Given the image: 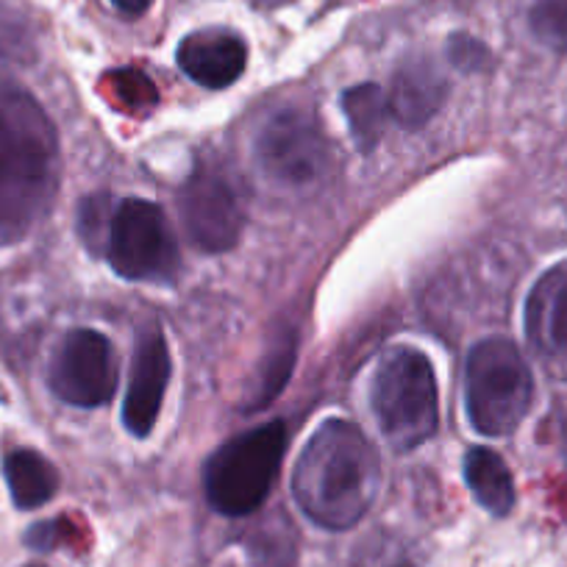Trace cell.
I'll return each mask as SVG.
<instances>
[{"mask_svg": "<svg viewBox=\"0 0 567 567\" xmlns=\"http://www.w3.org/2000/svg\"><path fill=\"white\" fill-rule=\"evenodd\" d=\"M59 189V140L40 103L0 64V243H18Z\"/></svg>", "mask_w": 567, "mask_h": 567, "instance_id": "6da1fadb", "label": "cell"}, {"mask_svg": "<svg viewBox=\"0 0 567 567\" xmlns=\"http://www.w3.org/2000/svg\"><path fill=\"white\" fill-rule=\"evenodd\" d=\"M381 487V462L359 425L326 420L292 471V495L320 528L346 532L373 506Z\"/></svg>", "mask_w": 567, "mask_h": 567, "instance_id": "7a4b0ae2", "label": "cell"}, {"mask_svg": "<svg viewBox=\"0 0 567 567\" xmlns=\"http://www.w3.org/2000/svg\"><path fill=\"white\" fill-rule=\"evenodd\" d=\"M370 406L381 434L395 451H414L440 425L437 375L423 351L395 346L379 359Z\"/></svg>", "mask_w": 567, "mask_h": 567, "instance_id": "3957f363", "label": "cell"}, {"mask_svg": "<svg viewBox=\"0 0 567 567\" xmlns=\"http://www.w3.org/2000/svg\"><path fill=\"white\" fill-rule=\"evenodd\" d=\"M534 401V375L506 337L476 342L465 362L467 420L482 437H506L523 423Z\"/></svg>", "mask_w": 567, "mask_h": 567, "instance_id": "277c9868", "label": "cell"}, {"mask_svg": "<svg viewBox=\"0 0 567 567\" xmlns=\"http://www.w3.org/2000/svg\"><path fill=\"white\" fill-rule=\"evenodd\" d=\"M287 451V425L281 420L250 429L209 456L204 487L212 509L226 517H245L259 509Z\"/></svg>", "mask_w": 567, "mask_h": 567, "instance_id": "5b68a950", "label": "cell"}, {"mask_svg": "<svg viewBox=\"0 0 567 567\" xmlns=\"http://www.w3.org/2000/svg\"><path fill=\"white\" fill-rule=\"evenodd\" d=\"M256 167L278 187H309L329 173L331 145L309 109L281 106L265 117L254 136Z\"/></svg>", "mask_w": 567, "mask_h": 567, "instance_id": "8992f818", "label": "cell"}, {"mask_svg": "<svg viewBox=\"0 0 567 567\" xmlns=\"http://www.w3.org/2000/svg\"><path fill=\"white\" fill-rule=\"evenodd\" d=\"M103 256L128 281L171 284L178 272V245L167 215L162 206L142 198L114 206Z\"/></svg>", "mask_w": 567, "mask_h": 567, "instance_id": "52a82bcc", "label": "cell"}, {"mask_svg": "<svg viewBox=\"0 0 567 567\" xmlns=\"http://www.w3.org/2000/svg\"><path fill=\"white\" fill-rule=\"evenodd\" d=\"M48 384L59 401L79 409L103 406L117 390V359L101 331L73 329L62 337L48 370Z\"/></svg>", "mask_w": 567, "mask_h": 567, "instance_id": "ba28073f", "label": "cell"}, {"mask_svg": "<svg viewBox=\"0 0 567 567\" xmlns=\"http://www.w3.org/2000/svg\"><path fill=\"white\" fill-rule=\"evenodd\" d=\"M184 231L204 254H226L243 237L245 212L237 189L215 167H198L178 189Z\"/></svg>", "mask_w": 567, "mask_h": 567, "instance_id": "9c48e42d", "label": "cell"}, {"mask_svg": "<svg viewBox=\"0 0 567 567\" xmlns=\"http://www.w3.org/2000/svg\"><path fill=\"white\" fill-rule=\"evenodd\" d=\"M526 340L548 373L567 379V261L543 272L528 292Z\"/></svg>", "mask_w": 567, "mask_h": 567, "instance_id": "30bf717a", "label": "cell"}, {"mask_svg": "<svg viewBox=\"0 0 567 567\" xmlns=\"http://www.w3.org/2000/svg\"><path fill=\"white\" fill-rule=\"evenodd\" d=\"M171 370L173 364L165 334L151 326L136 340L128 392L123 401V423L134 437H148L154 432L167 384H171Z\"/></svg>", "mask_w": 567, "mask_h": 567, "instance_id": "8fae6325", "label": "cell"}, {"mask_svg": "<svg viewBox=\"0 0 567 567\" xmlns=\"http://www.w3.org/2000/svg\"><path fill=\"white\" fill-rule=\"evenodd\" d=\"M176 59L184 75L193 79L195 84L206 86V90H226L245 73L248 45L243 37L231 34V31L206 29L184 37Z\"/></svg>", "mask_w": 567, "mask_h": 567, "instance_id": "7c38bea8", "label": "cell"}, {"mask_svg": "<svg viewBox=\"0 0 567 567\" xmlns=\"http://www.w3.org/2000/svg\"><path fill=\"white\" fill-rule=\"evenodd\" d=\"M445 79L429 59H409L392 75L390 114L406 128H420L445 101Z\"/></svg>", "mask_w": 567, "mask_h": 567, "instance_id": "4fadbf2b", "label": "cell"}, {"mask_svg": "<svg viewBox=\"0 0 567 567\" xmlns=\"http://www.w3.org/2000/svg\"><path fill=\"white\" fill-rule=\"evenodd\" d=\"M465 482L478 506L495 517H506L515 506V478L495 451L471 449L465 456Z\"/></svg>", "mask_w": 567, "mask_h": 567, "instance_id": "5bb4252c", "label": "cell"}, {"mask_svg": "<svg viewBox=\"0 0 567 567\" xmlns=\"http://www.w3.org/2000/svg\"><path fill=\"white\" fill-rule=\"evenodd\" d=\"M3 476L18 509H40L59 489L56 467L31 449H18L7 456Z\"/></svg>", "mask_w": 567, "mask_h": 567, "instance_id": "9a60e30c", "label": "cell"}, {"mask_svg": "<svg viewBox=\"0 0 567 567\" xmlns=\"http://www.w3.org/2000/svg\"><path fill=\"white\" fill-rule=\"evenodd\" d=\"M296 357L298 334L284 326L267 342L265 357H261L259 370H256V381L248 390V401L243 403V412H259V409H267L276 401L278 392L290 381L292 368H296Z\"/></svg>", "mask_w": 567, "mask_h": 567, "instance_id": "2e32d148", "label": "cell"}, {"mask_svg": "<svg viewBox=\"0 0 567 567\" xmlns=\"http://www.w3.org/2000/svg\"><path fill=\"white\" fill-rule=\"evenodd\" d=\"M342 112H346L348 125H351L357 148L362 154H370L384 136L386 120L392 117L386 92L379 84L364 81V84L342 92Z\"/></svg>", "mask_w": 567, "mask_h": 567, "instance_id": "e0dca14e", "label": "cell"}, {"mask_svg": "<svg viewBox=\"0 0 567 567\" xmlns=\"http://www.w3.org/2000/svg\"><path fill=\"white\" fill-rule=\"evenodd\" d=\"M250 567H298V534L290 517L272 512L245 539Z\"/></svg>", "mask_w": 567, "mask_h": 567, "instance_id": "ac0fdd59", "label": "cell"}, {"mask_svg": "<svg viewBox=\"0 0 567 567\" xmlns=\"http://www.w3.org/2000/svg\"><path fill=\"white\" fill-rule=\"evenodd\" d=\"M528 25L545 48L567 53V0H534Z\"/></svg>", "mask_w": 567, "mask_h": 567, "instance_id": "d6986e66", "label": "cell"}, {"mask_svg": "<svg viewBox=\"0 0 567 567\" xmlns=\"http://www.w3.org/2000/svg\"><path fill=\"white\" fill-rule=\"evenodd\" d=\"M109 198L103 195H95V198H86L79 209V231L81 239L86 243V248L92 254H103L106 248V234H109V223H112V212H106Z\"/></svg>", "mask_w": 567, "mask_h": 567, "instance_id": "ffe728a7", "label": "cell"}, {"mask_svg": "<svg viewBox=\"0 0 567 567\" xmlns=\"http://www.w3.org/2000/svg\"><path fill=\"white\" fill-rule=\"evenodd\" d=\"M449 56L456 68L482 70L484 62H487V48H484L478 40H473V37L456 34L451 37L449 42Z\"/></svg>", "mask_w": 567, "mask_h": 567, "instance_id": "44dd1931", "label": "cell"}, {"mask_svg": "<svg viewBox=\"0 0 567 567\" xmlns=\"http://www.w3.org/2000/svg\"><path fill=\"white\" fill-rule=\"evenodd\" d=\"M64 526H68V523H64V520L37 523V526L31 528L29 534H25V543H29L31 548H37V550H51V548H56V545L64 539V532H62Z\"/></svg>", "mask_w": 567, "mask_h": 567, "instance_id": "7402d4cb", "label": "cell"}, {"mask_svg": "<svg viewBox=\"0 0 567 567\" xmlns=\"http://www.w3.org/2000/svg\"><path fill=\"white\" fill-rule=\"evenodd\" d=\"M112 7L120 14H125V18H142V14L148 12L151 0H112Z\"/></svg>", "mask_w": 567, "mask_h": 567, "instance_id": "603a6c76", "label": "cell"}, {"mask_svg": "<svg viewBox=\"0 0 567 567\" xmlns=\"http://www.w3.org/2000/svg\"><path fill=\"white\" fill-rule=\"evenodd\" d=\"M254 9H261V12H272V9H281V7H290L296 0H250Z\"/></svg>", "mask_w": 567, "mask_h": 567, "instance_id": "cb8c5ba5", "label": "cell"}, {"mask_svg": "<svg viewBox=\"0 0 567 567\" xmlns=\"http://www.w3.org/2000/svg\"><path fill=\"white\" fill-rule=\"evenodd\" d=\"M25 567H45V565H25Z\"/></svg>", "mask_w": 567, "mask_h": 567, "instance_id": "d4e9b609", "label": "cell"}]
</instances>
